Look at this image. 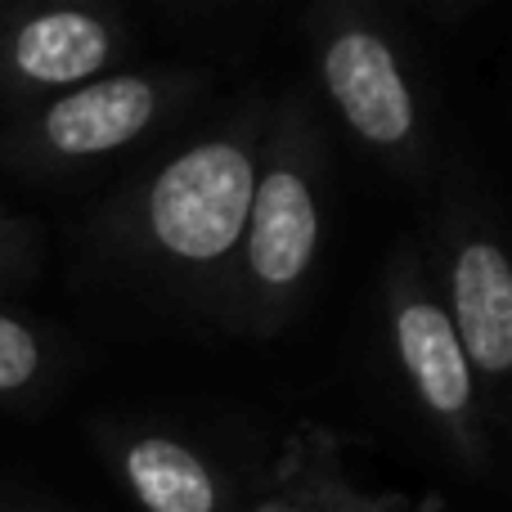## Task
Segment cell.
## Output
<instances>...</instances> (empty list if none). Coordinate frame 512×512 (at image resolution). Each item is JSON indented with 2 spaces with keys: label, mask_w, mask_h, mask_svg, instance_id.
<instances>
[{
  "label": "cell",
  "mask_w": 512,
  "mask_h": 512,
  "mask_svg": "<svg viewBox=\"0 0 512 512\" xmlns=\"http://www.w3.org/2000/svg\"><path fill=\"white\" fill-rule=\"evenodd\" d=\"M265 113V99L243 104L225 126L158 162L99 221L117 261L167 283L207 315H225L261 167Z\"/></svg>",
  "instance_id": "obj_1"
},
{
  "label": "cell",
  "mask_w": 512,
  "mask_h": 512,
  "mask_svg": "<svg viewBox=\"0 0 512 512\" xmlns=\"http://www.w3.org/2000/svg\"><path fill=\"white\" fill-rule=\"evenodd\" d=\"M328 140L306 90H283L265 113V144L256 167L248 225L234 261L225 324L270 337L306 297L324 248Z\"/></svg>",
  "instance_id": "obj_2"
},
{
  "label": "cell",
  "mask_w": 512,
  "mask_h": 512,
  "mask_svg": "<svg viewBox=\"0 0 512 512\" xmlns=\"http://www.w3.org/2000/svg\"><path fill=\"white\" fill-rule=\"evenodd\" d=\"M203 90L198 68H135L27 108L0 135V162L32 180H68L149 140Z\"/></svg>",
  "instance_id": "obj_3"
},
{
  "label": "cell",
  "mask_w": 512,
  "mask_h": 512,
  "mask_svg": "<svg viewBox=\"0 0 512 512\" xmlns=\"http://www.w3.org/2000/svg\"><path fill=\"white\" fill-rule=\"evenodd\" d=\"M382 301H387V342L414 409L463 472L486 477L495 432L486 423L477 378H472L468 355L445 319V306L432 288V270H427L418 243H400L396 256L387 261Z\"/></svg>",
  "instance_id": "obj_4"
},
{
  "label": "cell",
  "mask_w": 512,
  "mask_h": 512,
  "mask_svg": "<svg viewBox=\"0 0 512 512\" xmlns=\"http://www.w3.org/2000/svg\"><path fill=\"white\" fill-rule=\"evenodd\" d=\"M315 72L342 126L391 171L418 176L427 126L409 63L391 32L355 5L315 9Z\"/></svg>",
  "instance_id": "obj_5"
},
{
  "label": "cell",
  "mask_w": 512,
  "mask_h": 512,
  "mask_svg": "<svg viewBox=\"0 0 512 512\" xmlns=\"http://www.w3.org/2000/svg\"><path fill=\"white\" fill-rule=\"evenodd\" d=\"M445 265H441V306L459 337L468 369L477 378L481 409L490 432L508 423V382H512V265L504 243L490 234L477 207H463L445 221Z\"/></svg>",
  "instance_id": "obj_6"
},
{
  "label": "cell",
  "mask_w": 512,
  "mask_h": 512,
  "mask_svg": "<svg viewBox=\"0 0 512 512\" xmlns=\"http://www.w3.org/2000/svg\"><path fill=\"white\" fill-rule=\"evenodd\" d=\"M131 50L122 9L27 5L0 9V99L36 108L54 95L99 81Z\"/></svg>",
  "instance_id": "obj_7"
},
{
  "label": "cell",
  "mask_w": 512,
  "mask_h": 512,
  "mask_svg": "<svg viewBox=\"0 0 512 512\" xmlns=\"http://www.w3.org/2000/svg\"><path fill=\"white\" fill-rule=\"evenodd\" d=\"M113 477L140 512H239V490L198 445L162 427H99Z\"/></svg>",
  "instance_id": "obj_8"
},
{
  "label": "cell",
  "mask_w": 512,
  "mask_h": 512,
  "mask_svg": "<svg viewBox=\"0 0 512 512\" xmlns=\"http://www.w3.org/2000/svg\"><path fill=\"white\" fill-rule=\"evenodd\" d=\"M351 490L337 459V441L324 427H297L283 441L274 468L261 477V490L239 504V512H333Z\"/></svg>",
  "instance_id": "obj_9"
},
{
  "label": "cell",
  "mask_w": 512,
  "mask_h": 512,
  "mask_svg": "<svg viewBox=\"0 0 512 512\" xmlns=\"http://www.w3.org/2000/svg\"><path fill=\"white\" fill-rule=\"evenodd\" d=\"M54 351L32 319L0 310V400H27L50 382Z\"/></svg>",
  "instance_id": "obj_10"
},
{
  "label": "cell",
  "mask_w": 512,
  "mask_h": 512,
  "mask_svg": "<svg viewBox=\"0 0 512 512\" xmlns=\"http://www.w3.org/2000/svg\"><path fill=\"white\" fill-rule=\"evenodd\" d=\"M36 265V230L23 225L18 216L0 212V288L23 283Z\"/></svg>",
  "instance_id": "obj_11"
},
{
  "label": "cell",
  "mask_w": 512,
  "mask_h": 512,
  "mask_svg": "<svg viewBox=\"0 0 512 512\" xmlns=\"http://www.w3.org/2000/svg\"><path fill=\"white\" fill-rule=\"evenodd\" d=\"M333 512H418V508L409 495H360V490H346Z\"/></svg>",
  "instance_id": "obj_12"
}]
</instances>
